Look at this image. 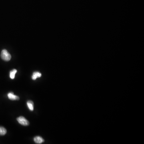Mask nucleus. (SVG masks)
<instances>
[{
	"label": "nucleus",
	"instance_id": "4",
	"mask_svg": "<svg viewBox=\"0 0 144 144\" xmlns=\"http://www.w3.org/2000/svg\"><path fill=\"white\" fill-rule=\"evenodd\" d=\"M34 141L37 144H41L44 142V140L40 136H37L34 138Z\"/></svg>",
	"mask_w": 144,
	"mask_h": 144
},
{
	"label": "nucleus",
	"instance_id": "1",
	"mask_svg": "<svg viewBox=\"0 0 144 144\" xmlns=\"http://www.w3.org/2000/svg\"><path fill=\"white\" fill-rule=\"evenodd\" d=\"M1 57L2 59L5 61H8L11 58V56L7 51L4 49L1 53Z\"/></svg>",
	"mask_w": 144,
	"mask_h": 144
},
{
	"label": "nucleus",
	"instance_id": "6",
	"mask_svg": "<svg viewBox=\"0 0 144 144\" xmlns=\"http://www.w3.org/2000/svg\"><path fill=\"white\" fill-rule=\"evenodd\" d=\"M41 76V74L38 72H35L33 74L32 77L33 80H35L37 78L40 77Z\"/></svg>",
	"mask_w": 144,
	"mask_h": 144
},
{
	"label": "nucleus",
	"instance_id": "2",
	"mask_svg": "<svg viewBox=\"0 0 144 144\" xmlns=\"http://www.w3.org/2000/svg\"><path fill=\"white\" fill-rule=\"evenodd\" d=\"M18 122L19 124L23 126H26L29 125V122L24 117H20L17 118Z\"/></svg>",
	"mask_w": 144,
	"mask_h": 144
},
{
	"label": "nucleus",
	"instance_id": "7",
	"mask_svg": "<svg viewBox=\"0 0 144 144\" xmlns=\"http://www.w3.org/2000/svg\"><path fill=\"white\" fill-rule=\"evenodd\" d=\"M17 73V70L16 69H13V70L10 71V77L11 79H14V78H15V74Z\"/></svg>",
	"mask_w": 144,
	"mask_h": 144
},
{
	"label": "nucleus",
	"instance_id": "3",
	"mask_svg": "<svg viewBox=\"0 0 144 144\" xmlns=\"http://www.w3.org/2000/svg\"><path fill=\"white\" fill-rule=\"evenodd\" d=\"M8 98L10 100H18L19 99V97L18 96L14 95L13 92H10L8 94Z\"/></svg>",
	"mask_w": 144,
	"mask_h": 144
},
{
	"label": "nucleus",
	"instance_id": "8",
	"mask_svg": "<svg viewBox=\"0 0 144 144\" xmlns=\"http://www.w3.org/2000/svg\"><path fill=\"white\" fill-rule=\"evenodd\" d=\"M7 130L3 127H0V136H3L7 133Z\"/></svg>",
	"mask_w": 144,
	"mask_h": 144
},
{
	"label": "nucleus",
	"instance_id": "5",
	"mask_svg": "<svg viewBox=\"0 0 144 144\" xmlns=\"http://www.w3.org/2000/svg\"><path fill=\"white\" fill-rule=\"evenodd\" d=\"M27 105L28 108L31 111H33L34 110V103L32 101H29L27 102Z\"/></svg>",
	"mask_w": 144,
	"mask_h": 144
}]
</instances>
